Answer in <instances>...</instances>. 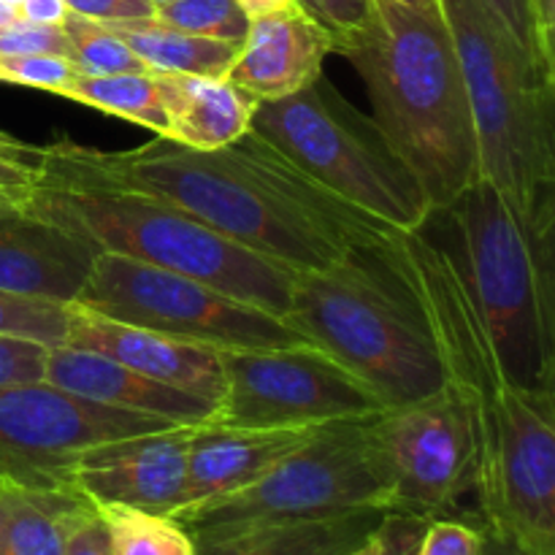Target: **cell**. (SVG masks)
Returning <instances> with one entry per match:
<instances>
[{"label":"cell","mask_w":555,"mask_h":555,"mask_svg":"<svg viewBox=\"0 0 555 555\" xmlns=\"http://www.w3.org/2000/svg\"><path fill=\"white\" fill-rule=\"evenodd\" d=\"M0 334L41 341L47 347L65 345V336H68V304L25 298L0 291Z\"/></svg>","instance_id":"83f0119b"},{"label":"cell","mask_w":555,"mask_h":555,"mask_svg":"<svg viewBox=\"0 0 555 555\" xmlns=\"http://www.w3.org/2000/svg\"><path fill=\"white\" fill-rule=\"evenodd\" d=\"M79 68L70 57L60 54H0V81L33 90H47L63 98V92L79 79Z\"/></svg>","instance_id":"f1b7e54d"},{"label":"cell","mask_w":555,"mask_h":555,"mask_svg":"<svg viewBox=\"0 0 555 555\" xmlns=\"http://www.w3.org/2000/svg\"><path fill=\"white\" fill-rule=\"evenodd\" d=\"M482 3L496 14V20L507 27L509 36L518 41V47L524 49V52L531 57V63H534V36H531V20H529V5H526V0H482Z\"/></svg>","instance_id":"74e56055"},{"label":"cell","mask_w":555,"mask_h":555,"mask_svg":"<svg viewBox=\"0 0 555 555\" xmlns=\"http://www.w3.org/2000/svg\"><path fill=\"white\" fill-rule=\"evenodd\" d=\"M171 426L179 423L112 410L49 383L0 388V480L74 488L70 461L81 450Z\"/></svg>","instance_id":"4fadbf2b"},{"label":"cell","mask_w":555,"mask_h":555,"mask_svg":"<svg viewBox=\"0 0 555 555\" xmlns=\"http://www.w3.org/2000/svg\"><path fill=\"white\" fill-rule=\"evenodd\" d=\"M0 150H9V152H25V155H36L38 146L25 144V141L14 139V135H11V133H5V130H0Z\"/></svg>","instance_id":"7bdbcfd3"},{"label":"cell","mask_w":555,"mask_h":555,"mask_svg":"<svg viewBox=\"0 0 555 555\" xmlns=\"http://www.w3.org/2000/svg\"><path fill=\"white\" fill-rule=\"evenodd\" d=\"M396 3H404L417 11H439V0H396Z\"/></svg>","instance_id":"bcb514c9"},{"label":"cell","mask_w":555,"mask_h":555,"mask_svg":"<svg viewBox=\"0 0 555 555\" xmlns=\"http://www.w3.org/2000/svg\"><path fill=\"white\" fill-rule=\"evenodd\" d=\"M442 215L507 374L524 388L553 390V233L529 231L482 177Z\"/></svg>","instance_id":"52a82bcc"},{"label":"cell","mask_w":555,"mask_h":555,"mask_svg":"<svg viewBox=\"0 0 555 555\" xmlns=\"http://www.w3.org/2000/svg\"><path fill=\"white\" fill-rule=\"evenodd\" d=\"M43 383L54 385L65 393L95 401V404L112 406V410L152 415L160 421L179 423V426L215 423L220 415L217 401L157 383V379L144 377L112 358L68 345L49 347Z\"/></svg>","instance_id":"e0dca14e"},{"label":"cell","mask_w":555,"mask_h":555,"mask_svg":"<svg viewBox=\"0 0 555 555\" xmlns=\"http://www.w3.org/2000/svg\"><path fill=\"white\" fill-rule=\"evenodd\" d=\"M331 38L334 52H345L372 22L374 0H296Z\"/></svg>","instance_id":"f546056e"},{"label":"cell","mask_w":555,"mask_h":555,"mask_svg":"<svg viewBox=\"0 0 555 555\" xmlns=\"http://www.w3.org/2000/svg\"><path fill=\"white\" fill-rule=\"evenodd\" d=\"M347 555H377V531H374L363 545H358L356 551H350Z\"/></svg>","instance_id":"7dc6e473"},{"label":"cell","mask_w":555,"mask_h":555,"mask_svg":"<svg viewBox=\"0 0 555 555\" xmlns=\"http://www.w3.org/2000/svg\"><path fill=\"white\" fill-rule=\"evenodd\" d=\"M16 9H20L22 22H33V25H52V27H63L65 16L70 14L65 0H22Z\"/></svg>","instance_id":"ab89813d"},{"label":"cell","mask_w":555,"mask_h":555,"mask_svg":"<svg viewBox=\"0 0 555 555\" xmlns=\"http://www.w3.org/2000/svg\"><path fill=\"white\" fill-rule=\"evenodd\" d=\"M285 320L356 374L385 406L417 401L444 385L431 328L379 242L320 271L296 274Z\"/></svg>","instance_id":"8992f818"},{"label":"cell","mask_w":555,"mask_h":555,"mask_svg":"<svg viewBox=\"0 0 555 555\" xmlns=\"http://www.w3.org/2000/svg\"><path fill=\"white\" fill-rule=\"evenodd\" d=\"M103 520L112 537V555H198L195 537L171 515L103 504Z\"/></svg>","instance_id":"d4e9b609"},{"label":"cell","mask_w":555,"mask_h":555,"mask_svg":"<svg viewBox=\"0 0 555 555\" xmlns=\"http://www.w3.org/2000/svg\"><path fill=\"white\" fill-rule=\"evenodd\" d=\"M534 36V65L555 81V0H526Z\"/></svg>","instance_id":"8d00e7d4"},{"label":"cell","mask_w":555,"mask_h":555,"mask_svg":"<svg viewBox=\"0 0 555 555\" xmlns=\"http://www.w3.org/2000/svg\"><path fill=\"white\" fill-rule=\"evenodd\" d=\"M95 249L30 215L0 217V291L70 304L90 276Z\"/></svg>","instance_id":"ac0fdd59"},{"label":"cell","mask_w":555,"mask_h":555,"mask_svg":"<svg viewBox=\"0 0 555 555\" xmlns=\"http://www.w3.org/2000/svg\"><path fill=\"white\" fill-rule=\"evenodd\" d=\"M155 20L217 41H244L253 22L236 0H171L155 5Z\"/></svg>","instance_id":"4316f807"},{"label":"cell","mask_w":555,"mask_h":555,"mask_svg":"<svg viewBox=\"0 0 555 555\" xmlns=\"http://www.w3.org/2000/svg\"><path fill=\"white\" fill-rule=\"evenodd\" d=\"M193 426L108 439L70 461V486L95 507L144 509L177 515L188 491V453Z\"/></svg>","instance_id":"5bb4252c"},{"label":"cell","mask_w":555,"mask_h":555,"mask_svg":"<svg viewBox=\"0 0 555 555\" xmlns=\"http://www.w3.org/2000/svg\"><path fill=\"white\" fill-rule=\"evenodd\" d=\"M41 179V150L36 155L0 150V188H33Z\"/></svg>","instance_id":"f35d334b"},{"label":"cell","mask_w":555,"mask_h":555,"mask_svg":"<svg viewBox=\"0 0 555 555\" xmlns=\"http://www.w3.org/2000/svg\"><path fill=\"white\" fill-rule=\"evenodd\" d=\"M63 33L68 38V57L79 68L81 76H112L150 70L128 43L108 30L101 22L85 20L79 14H68L63 22Z\"/></svg>","instance_id":"484cf974"},{"label":"cell","mask_w":555,"mask_h":555,"mask_svg":"<svg viewBox=\"0 0 555 555\" xmlns=\"http://www.w3.org/2000/svg\"><path fill=\"white\" fill-rule=\"evenodd\" d=\"M236 3L242 5L249 20H255V16L276 14V11L291 9V5H296V0H236Z\"/></svg>","instance_id":"60d3db41"},{"label":"cell","mask_w":555,"mask_h":555,"mask_svg":"<svg viewBox=\"0 0 555 555\" xmlns=\"http://www.w3.org/2000/svg\"><path fill=\"white\" fill-rule=\"evenodd\" d=\"M63 98L98 112L114 114L119 119L141 125L155 135L166 133V114H163L160 92L152 70H133V74L112 76H79Z\"/></svg>","instance_id":"cb8c5ba5"},{"label":"cell","mask_w":555,"mask_h":555,"mask_svg":"<svg viewBox=\"0 0 555 555\" xmlns=\"http://www.w3.org/2000/svg\"><path fill=\"white\" fill-rule=\"evenodd\" d=\"M369 423L372 415L325 423L253 486L195 504L173 518L188 526L195 540H204L266 524L388 509V475L372 444Z\"/></svg>","instance_id":"9c48e42d"},{"label":"cell","mask_w":555,"mask_h":555,"mask_svg":"<svg viewBox=\"0 0 555 555\" xmlns=\"http://www.w3.org/2000/svg\"><path fill=\"white\" fill-rule=\"evenodd\" d=\"M63 555H112V537L95 504H85L70 520Z\"/></svg>","instance_id":"836d02e7"},{"label":"cell","mask_w":555,"mask_h":555,"mask_svg":"<svg viewBox=\"0 0 555 555\" xmlns=\"http://www.w3.org/2000/svg\"><path fill=\"white\" fill-rule=\"evenodd\" d=\"M331 52L334 38L296 3L249 22L225 81L255 103L282 101L314 85Z\"/></svg>","instance_id":"2e32d148"},{"label":"cell","mask_w":555,"mask_h":555,"mask_svg":"<svg viewBox=\"0 0 555 555\" xmlns=\"http://www.w3.org/2000/svg\"><path fill=\"white\" fill-rule=\"evenodd\" d=\"M312 434L314 428H244L225 423L193 426L182 509L253 486Z\"/></svg>","instance_id":"d6986e66"},{"label":"cell","mask_w":555,"mask_h":555,"mask_svg":"<svg viewBox=\"0 0 555 555\" xmlns=\"http://www.w3.org/2000/svg\"><path fill=\"white\" fill-rule=\"evenodd\" d=\"M477 135V168L534 233L555 231L553 87L482 0H439Z\"/></svg>","instance_id":"277c9868"},{"label":"cell","mask_w":555,"mask_h":555,"mask_svg":"<svg viewBox=\"0 0 555 555\" xmlns=\"http://www.w3.org/2000/svg\"><path fill=\"white\" fill-rule=\"evenodd\" d=\"M3 3H9V5H20L22 0H3Z\"/></svg>","instance_id":"681fc988"},{"label":"cell","mask_w":555,"mask_h":555,"mask_svg":"<svg viewBox=\"0 0 555 555\" xmlns=\"http://www.w3.org/2000/svg\"><path fill=\"white\" fill-rule=\"evenodd\" d=\"M49 347L41 341L0 334V388L43 383Z\"/></svg>","instance_id":"4dcf8cb0"},{"label":"cell","mask_w":555,"mask_h":555,"mask_svg":"<svg viewBox=\"0 0 555 555\" xmlns=\"http://www.w3.org/2000/svg\"><path fill=\"white\" fill-rule=\"evenodd\" d=\"M249 130L314 184L388 231H417L434 217L426 190L377 122L350 106L323 76L296 95L258 103Z\"/></svg>","instance_id":"ba28073f"},{"label":"cell","mask_w":555,"mask_h":555,"mask_svg":"<svg viewBox=\"0 0 555 555\" xmlns=\"http://www.w3.org/2000/svg\"><path fill=\"white\" fill-rule=\"evenodd\" d=\"M27 190L30 188H0V217L22 215Z\"/></svg>","instance_id":"b9f144b4"},{"label":"cell","mask_w":555,"mask_h":555,"mask_svg":"<svg viewBox=\"0 0 555 555\" xmlns=\"http://www.w3.org/2000/svg\"><path fill=\"white\" fill-rule=\"evenodd\" d=\"M106 27L128 43L130 52L152 74H195L225 79L228 68L242 49V41H217V38L193 36V33L163 25L155 16L117 22V25Z\"/></svg>","instance_id":"603a6c76"},{"label":"cell","mask_w":555,"mask_h":555,"mask_svg":"<svg viewBox=\"0 0 555 555\" xmlns=\"http://www.w3.org/2000/svg\"><path fill=\"white\" fill-rule=\"evenodd\" d=\"M152 5H163V3H171V0H150Z\"/></svg>","instance_id":"c3c4849f"},{"label":"cell","mask_w":555,"mask_h":555,"mask_svg":"<svg viewBox=\"0 0 555 555\" xmlns=\"http://www.w3.org/2000/svg\"><path fill=\"white\" fill-rule=\"evenodd\" d=\"M482 555H529V553L518 551V547L507 545V542L493 540V537H486V545H482Z\"/></svg>","instance_id":"ee69618b"},{"label":"cell","mask_w":555,"mask_h":555,"mask_svg":"<svg viewBox=\"0 0 555 555\" xmlns=\"http://www.w3.org/2000/svg\"><path fill=\"white\" fill-rule=\"evenodd\" d=\"M41 173L166 201L296 274L393 233L314 184L255 130L220 150H190L163 135L128 152L57 141L41 150Z\"/></svg>","instance_id":"7a4b0ae2"},{"label":"cell","mask_w":555,"mask_h":555,"mask_svg":"<svg viewBox=\"0 0 555 555\" xmlns=\"http://www.w3.org/2000/svg\"><path fill=\"white\" fill-rule=\"evenodd\" d=\"M14 22H22L20 20V9L0 0V27H9V25H14Z\"/></svg>","instance_id":"f6af8a7d"},{"label":"cell","mask_w":555,"mask_h":555,"mask_svg":"<svg viewBox=\"0 0 555 555\" xmlns=\"http://www.w3.org/2000/svg\"><path fill=\"white\" fill-rule=\"evenodd\" d=\"M225 379L215 423L244 428H318L369 417L385 401L312 345L222 347Z\"/></svg>","instance_id":"8fae6325"},{"label":"cell","mask_w":555,"mask_h":555,"mask_svg":"<svg viewBox=\"0 0 555 555\" xmlns=\"http://www.w3.org/2000/svg\"><path fill=\"white\" fill-rule=\"evenodd\" d=\"M388 475V513L453 518L475 491V444L464 401L448 383L431 396L385 406L369 423Z\"/></svg>","instance_id":"7c38bea8"},{"label":"cell","mask_w":555,"mask_h":555,"mask_svg":"<svg viewBox=\"0 0 555 555\" xmlns=\"http://www.w3.org/2000/svg\"><path fill=\"white\" fill-rule=\"evenodd\" d=\"M379 249L410 285L444 383L469 415L482 534L529 555H555V393L509 377L459 255L426 225L390 233Z\"/></svg>","instance_id":"6da1fadb"},{"label":"cell","mask_w":555,"mask_h":555,"mask_svg":"<svg viewBox=\"0 0 555 555\" xmlns=\"http://www.w3.org/2000/svg\"><path fill=\"white\" fill-rule=\"evenodd\" d=\"M486 534L459 518L428 520L415 555H482Z\"/></svg>","instance_id":"1f68e13d"},{"label":"cell","mask_w":555,"mask_h":555,"mask_svg":"<svg viewBox=\"0 0 555 555\" xmlns=\"http://www.w3.org/2000/svg\"><path fill=\"white\" fill-rule=\"evenodd\" d=\"M22 211L63 228L95 253L125 255L193 276L276 318L291 312L296 271L238 247L188 211L152 195L41 173L27 190Z\"/></svg>","instance_id":"5b68a950"},{"label":"cell","mask_w":555,"mask_h":555,"mask_svg":"<svg viewBox=\"0 0 555 555\" xmlns=\"http://www.w3.org/2000/svg\"><path fill=\"white\" fill-rule=\"evenodd\" d=\"M0 54H60L68 57V38L63 27L14 22L0 27Z\"/></svg>","instance_id":"d6a6232c"},{"label":"cell","mask_w":555,"mask_h":555,"mask_svg":"<svg viewBox=\"0 0 555 555\" xmlns=\"http://www.w3.org/2000/svg\"><path fill=\"white\" fill-rule=\"evenodd\" d=\"M428 518L410 513H385L377 529V555H415Z\"/></svg>","instance_id":"e575fe53"},{"label":"cell","mask_w":555,"mask_h":555,"mask_svg":"<svg viewBox=\"0 0 555 555\" xmlns=\"http://www.w3.org/2000/svg\"><path fill=\"white\" fill-rule=\"evenodd\" d=\"M70 304L215 350L309 345L285 318L225 296L193 276L114 253L95 255L85 287Z\"/></svg>","instance_id":"30bf717a"},{"label":"cell","mask_w":555,"mask_h":555,"mask_svg":"<svg viewBox=\"0 0 555 555\" xmlns=\"http://www.w3.org/2000/svg\"><path fill=\"white\" fill-rule=\"evenodd\" d=\"M388 509H356L318 520L266 524L195 540L198 555H347L369 540Z\"/></svg>","instance_id":"44dd1931"},{"label":"cell","mask_w":555,"mask_h":555,"mask_svg":"<svg viewBox=\"0 0 555 555\" xmlns=\"http://www.w3.org/2000/svg\"><path fill=\"white\" fill-rule=\"evenodd\" d=\"M70 14L85 20L101 22V25H117V22H135L155 16V5L150 0H65Z\"/></svg>","instance_id":"d590c367"},{"label":"cell","mask_w":555,"mask_h":555,"mask_svg":"<svg viewBox=\"0 0 555 555\" xmlns=\"http://www.w3.org/2000/svg\"><path fill=\"white\" fill-rule=\"evenodd\" d=\"M0 555H5V551H3V547H0Z\"/></svg>","instance_id":"f907efd6"},{"label":"cell","mask_w":555,"mask_h":555,"mask_svg":"<svg viewBox=\"0 0 555 555\" xmlns=\"http://www.w3.org/2000/svg\"><path fill=\"white\" fill-rule=\"evenodd\" d=\"M166 133L190 150H220L242 139L258 103L220 76L155 74Z\"/></svg>","instance_id":"ffe728a7"},{"label":"cell","mask_w":555,"mask_h":555,"mask_svg":"<svg viewBox=\"0 0 555 555\" xmlns=\"http://www.w3.org/2000/svg\"><path fill=\"white\" fill-rule=\"evenodd\" d=\"M65 345L98 352L144 377L173 385L188 393L204 396L220 404L225 393L220 356L215 347L177 339L160 331L108 320L103 314L68 304V336Z\"/></svg>","instance_id":"9a60e30c"},{"label":"cell","mask_w":555,"mask_h":555,"mask_svg":"<svg viewBox=\"0 0 555 555\" xmlns=\"http://www.w3.org/2000/svg\"><path fill=\"white\" fill-rule=\"evenodd\" d=\"M363 76L372 119L444 211L480 177L464 76L442 11L374 0L372 22L345 49Z\"/></svg>","instance_id":"3957f363"},{"label":"cell","mask_w":555,"mask_h":555,"mask_svg":"<svg viewBox=\"0 0 555 555\" xmlns=\"http://www.w3.org/2000/svg\"><path fill=\"white\" fill-rule=\"evenodd\" d=\"M90 499L76 488L0 480V547L5 555H63L65 534Z\"/></svg>","instance_id":"7402d4cb"}]
</instances>
